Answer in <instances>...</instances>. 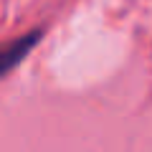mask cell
I'll return each instance as SVG.
<instances>
[{
    "label": "cell",
    "mask_w": 152,
    "mask_h": 152,
    "mask_svg": "<svg viewBox=\"0 0 152 152\" xmlns=\"http://www.w3.org/2000/svg\"><path fill=\"white\" fill-rule=\"evenodd\" d=\"M36 41H38V33L31 36V38H26V41H20V43H15V46H10V48H5V51H0V74H3L8 66H13L23 53H28L31 43H36Z\"/></svg>",
    "instance_id": "1"
}]
</instances>
